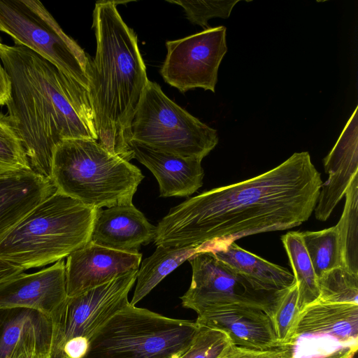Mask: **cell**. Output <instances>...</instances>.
<instances>
[{
    "mask_svg": "<svg viewBox=\"0 0 358 358\" xmlns=\"http://www.w3.org/2000/svg\"><path fill=\"white\" fill-rule=\"evenodd\" d=\"M322 184L309 153L295 152L264 173L171 208L156 227L154 243L213 252L244 236L297 227L312 215Z\"/></svg>",
    "mask_w": 358,
    "mask_h": 358,
    "instance_id": "6da1fadb",
    "label": "cell"
},
{
    "mask_svg": "<svg viewBox=\"0 0 358 358\" xmlns=\"http://www.w3.org/2000/svg\"><path fill=\"white\" fill-rule=\"evenodd\" d=\"M10 92L6 103L30 167L50 180L53 151L61 141H97L89 89L33 50L0 44Z\"/></svg>",
    "mask_w": 358,
    "mask_h": 358,
    "instance_id": "7a4b0ae2",
    "label": "cell"
},
{
    "mask_svg": "<svg viewBox=\"0 0 358 358\" xmlns=\"http://www.w3.org/2000/svg\"><path fill=\"white\" fill-rule=\"evenodd\" d=\"M121 3H95L92 27L96 48L89 62V92L97 142L129 162L130 128L149 80L137 36L117 9Z\"/></svg>",
    "mask_w": 358,
    "mask_h": 358,
    "instance_id": "3957f363",
    "label": "cell"
},
{
    "mask_svg": "<svg viewBox=\"0 0 358 358\" xmlns=\"http://www.w3.org/2000/svg\"><path fill=\"white\" fill-rule=\"evenodd\" d=\"M97 209L55 191L0 242V259L24 271L57 262L90 241Z\"/></svg>",
    "mask_w": 358,
    "mask_h": 358,
    "instance_id": "277c9868",
    "label": "cell"
},
{
    "mask_svg": "<svg viewBox=\"0 0 358 358\" xmlns=\"http://www.w3.org/2000/svg\"><path fill=\"white\" fill-rule=\"evenodd\" d=\"M143 178L137 166L96 141L64 140L53 151L50 180L56 191L94 209L133 204Z\"/></svg>",
    "mask_w": 358,
    "mask_h": 358,
    "instance_id": "5b68a950",
    "label": "cell"
},
{
    "mask_svg": "<svg viewBox=\"0 0 358 358\" xmlns=\"http://www.w3.org/2000/svg\"><path fill=\"white\" fill-rule=\"evenodd\" d=\"M199 328L129 302L96 330L83 358H178Z\"/></svg>",
    "mask_w": 358,
    "mask_h": 358,
    "instance_id": "8992f818",
    "label": "cell"
},
{
    "mask_svg": "<svg viewBox=\"0 0 358 358\" xmlns=\"http://www.w3.org/2000/svg\"><path fill=\"white\" fill-rule=\"evenodd\" d=\"M129 140L202 160L217 145L218 136L215 129L170 99L157 83L148 80L131 122Z\"/></svg>",
    "mask_w": 358,
    "mask_h": 358,
    "instance_id": "52a82bcc",
    "label": "cell"
},
{
    "mask_svg": "<svg viewBox=\"0 0 358 358\" xmlns=\"http://www.w3.org/2000/svg\"><path fill=\"white\" fill-rule=\"evenodd\" d=\"M0 31L89 89V62L78 43L37 0H0Z\"/></svg>",
    "mask_w": 358,
    "mask_h": 358,
    "instance_id": "ba28073f",
    "label": "cell"
},
{
    "mask_svg": "<svg viewBox=\"0 0 358 358\" xmlns=\"http://www.w3.org/2000/svg\"><path fill=\"white\" fill-rule=\"evenodd\" d=\"M192 275L189 288L180 297L182 305L198 315L228 306H249L269 315L279 292L262 290L244 275L220 261L211 251H201L187 259Z\"/></svg>",
    "mask_w": 358,
    "mask_h": 358,
    "instance_id": "9c48e42d",
    "label": "cell"
},
{
    "mask_svg": "<svg viewBox=\"0 0 358 358\" xmlns=\"http://www.w3.org/2000/svg\"><path fill=\"white\" fill-rule=\"evenodd\" d=\"M138 270L77 296H67L50 317L49 358H64V347L73 338H85L90 341L102 324L125 307L129 303L128 294L136 280Z\"/></svg>",
    "mask_w": 358,
    "mask_h": 358,
    "instance_id": "30bf717a",
    "label": "cell"
},
{
    "mask_svg": "<svg viewBox=\"0 0 358 358\" xmlns=\"http://www.w3.org/2000/svg\"><path fill=\"white\" fill-rule=\"evenodd\" d=\"M167 54L160 73L180 92L200 87L215 92L220 64L227 51L226 27H208L166 42Z\"/></svg>",
    "mask_w": 358,
    "mask_h": 358,
    "instance_id": "8fae6325",
    "label": "cell"
},
{
    "mask_svg": "<svg viewBox=\"0 0 358 358\" xmlns=\"http://www.w3.org/2000/svg\"><path fill=\"white\" fill-rule=\"evenodd\" d=\"M140 252L115 250L89 241L67 257L65 263L67 296H74L138 270Z\"/></svg>",
    "mask_w": 358,
    "mask_h": 358,
    "instance_id": "7c38bea8",
    "label": "cell"
},
{
    "mask_svg": "<svg viewBox=\"0 0 358 358\" xmlns=\"http://www.w3.org/2000/svg\"><path fill=\"white\" fill-rule=\"evenodd\" d=\"M66 298L64 259L36 273L22 272L0 283V308H29L50 318Z\"/></svg>",
    "mask_w": 358,
    "mask_h": 358,
    "instance_id": "4fadbf2b",
    "label": "cell"
},
{
    "mask_svg": "<svg viewBox=\"0 0 358 358\" xmlns=\"http://www.w3.org/2000/svg\"><path fill=\"white\" fill-rule=\"evenodd\" d=\"M328 180L322 184L314 209L320 221H326L345 196L353 176L358 173L357 106L350 116L337 142L324 159Z\"/></svg>",
    "mask_w": 358,
    "mask_h": 358,
    "instance_id": "5bb4252c",
    "label": "cell"
},
{
    "mask_svg": "<svg viewBox=\"0 0 358 358\" xmlns=\"http://www.w3.org/2000/svg\"><path fill=\"white\" fill-rule=\"evenodd\" d=\"M156 227L133 204L97 209L90 241L107 248L139 252L142 245L154 241Z\"/></svg>",
    "mask_w": 358,
    "mask_h": 358,
    "instance_id": "9a60e30c",
    "label": "cell"
},
{
    "mask_svg": "<svg viewBox=\"0 0 358 358\" xmlns=\"http://www.w3.org/2000/svg\"><path fill=\"white\" fill-rule=\"evenodd\" d=\"M128 146L136 159L156 178L160 196H188L203 185L201 160L160 151L134 140Z\"/></svg>",
    "mask_w": 358,
    "mask_h": 358,
    "instance_id": "2e32d148",
    "label": "cell"
},
{
    "mask_svg": "<svg viewBox=\"0 0 358 358\" xmlns=\"http://www.w3.org/2000/svg\"><path fill=\"white\" fill-rule=\"evenodd\" d=\"M199 326L219 329L228 334L234 345L257 350L282 346L265 311L249 306H228L198 315Z\"/></svg>",
    "mask_w": 358,
    "mask_h": 358,
    "instance_id": "e0dca14e",
    "label": "cell"
},
{
    "mask_svg": "<svg viewBox=\"0 0 358 358\" xmlns=\"http://www.w3.org/2000/svg\"><path fill=\"white\" fill-rule=\"evenodd\" d=\"M56 191L31 169L0 174V242L37 205Z\"/></svg>",
    "mask_w": 358,
    "mask_h": 358,
    "instance_id": "ac0fdd59",
    "label": "cell"
},
{
    "mask_svg": "<svg viewBox=\"0 0 358 358\" xmlns=\"http://www.w3.org/2000/svg\"><path fill=\"white\" fill-rule=\"evenodd\" d=\"M296 334L327 335L342 346L357 345L358 304L317 299L301 310Z\"/></svg>",
    "mask_w": 358,
    "mask_h": 358,
    "instance_id": "d6986e66",
    "label": "cell"
},
{
    "mask_svg": "<svg viewBox=\"0 0 358 358\" xmlns=\"http://www.w3.org/2000/svg\"><path fill=\"white\" fill-rule=\"evenodd\" d=\"M213 252L220 261L246 276L264 291L277 292L291 287L296 282L294 275L287 268L243 249L235 242Z\"/></svg>",
    "mask_w": 358,
    "mask_h": 358,
    "instance_id": "ffe728a7",
    "label": "cell"
},
{
    "mask_svg": "<svg viewBox=\"0 0 358 358\" xmlns=\"http://www.w3.org/2000/svg\"><path fill=\"white\" fill-rule=\"evenodd\" d=\"M35 335L52 336L50 317L29 308H0V358H12L20 344Z\"/></svg>",
    "mask_w": 358,
    "mask_h": 358,
    "instance_id": "44dd1931",
    "label": "cell"
},
{
    "mask_svg": "<svg viewBox=\"0 0 358 358\" xmlns=\"http://www.w3.org/2000/svg\"><path fill=\"white\" fill-rule=\"evenodd\" d=\"M155 252L144 259L138 270L137 284L130 303L135 306L167 275L197 252L194 246H157Z\"/></svg>",
    "mask_w": 358,
    "mask_h": 358,
    "instance_id": "7402d4cb",
    "label": "cell"
},
{
    "mask_svg": "<svg viewBox=\"0 0 358 358\" xmlns=\"http://www.w3.org/2000/svg\"><path fill=\"white\" fill-rule=\"evenodd\" d=\"M281 241L298 286L299 307L301 310L319 297L317 277L305 248L301 232H288L282 236Z\"/></svg>",
    "mask_w": 358,
    "mask_h": 358,
    "instance_id": "603a6c76",
    "label": "cell"
},
{
    "mask_svg": "<svg viewBox=\"0 0 358 358\" xmlns=\"http://www.w3.org/2000/svg\"><path fill=\"white\" fill-rule=\"evenodd\" d=\"M301 234L317 278L331 269L345 267L336 226L320 231H306Z\"/></svg>",
    "mask_w": 358,
    "mask_h": 358,
    "instance_id": "cb8c5ba5",
    "label": "cell"
},
{
    "mask_svg": "<svg viewBox=\"0 0 358 358\" xmlns=\"http://www.w3.org/2000/svg\"><path fill=\"white\" fill-rule=\"evenodd\" d=\"M345 195L343 211L336 227L345 267L358 274V173L353 176Z\"/></svg>",
    "mask_w": 358,
    "mask_h": 358,
    "instance_id": "d4e9b609",
    "label": "cell"
},
{
    "mask_svg": "<svg viewBox=\"0 0 358 358\" xmlns=\"http://www.w3.org/2000/svg\"><path fill=\"white\" fill-rule=\"evenodd\" d=\"M301 310L296 282L278 293L269 317L276 338L281 345H294L298 338L296 327Z\"/></svg>",
    "mask_w": 358,
    "mask_h": 358,
    "instance_id": "484cf974",
    "label": "cell"
},
{
    "mask_svg": "<svg viewBox=\"0 0 358 358\" xmlns=\"http://www.w3.org/2000/svg\"><path fill=\"white\" fill-rule=\"evenodd\" d=\"M318 300L358 304V274L344 266L331 269L317 278Z\"/></svg>",
    "mask_w": 358,
    "mask_h": 358,
    "instance_id": "4316f807",
    "label": "cell"
},
{
    "mask_svg": "<svg viewBox=\"0 0 358 358\" xmlns=\"http://www.w3.org/2000/svg\"><path fill=\"white\" fill-rule=\"evenodd\" d=\"M31 169L22 141L8 115L0 112V174Z\"/></svg>",
    "mask_w": 358,
    "mask_h": 358,
    "instance_id": "83f0119b",
    "label": "cell"
},
{
    "mask_svg": "<svg viewBox=\"0 0 358 358\" xmlns=\"http://www.w3.org/2000/svg\"><path fill=\"white\" fill-rule=\"evenodd\" d=\"M232 345L224 331L199 326L190 345L178 358H220Z\"/></svg>",
    "mask_w": 358,
    "mask_h": 358,
    "instance_id": "f1b7e54d",
    "label": "cell"
},
{
    "mask_svg": "<svg viewBox=\"0 0 358 358\" xmlns=\"http://www.w3.org/2000/svg\"><path fill=\"white\" fill-rule=\"evenodd\" d=\"M167 2L184 8L187 18L192 24L209 27L208 21L213 17L228 18L238 0L227 1H173Z\"/></svg>",
    "mask_w": 358,
    "mask_h": 358,
    "instance_id": "f546056e",
    "label": "cell"
},
{
    "mask_svg": "<svg viewBox=\"0 0 358 358\" xmlns=\"http://www.w3.org/2000/svg\"><path fill=\"white\" fill-rule=\"evenodd\" d=\"M294 345L257 350L232 345L220 358H294Z\"/></svg>",
    "mask_w": 358,
    "mask_h": 358,
    "instance_id": "4dcf8cb0",
    "label": "cell"
},
{
    "mask_svg": "<svg viewBox=\"0 0 358 358\" xmlns=\"http://www.w3.org/2000/svg\"><path fill=\"white\" fill-rule=\"evenodd\" d=\"M51 336L35 335L22 341L12 358H49Z\"/></svg>",
    "mask_w": 358,
    "mask_h": 358,
    "instance_id": "1f68e13d",
    "label": "cell"
},
{
    "mask_svg": "<svg viewBox=\"0 0 358 358\" xmlns=\"http://www.w3.org/2000/svg\"><path fill=\"white\" fill-rule=\"evenodd\" d=\"M1 43H2V39L0 36ZM10 81L0 59V106L6 105L10 98Z\"/></svg>",
    "mask_w": 358,
    "mask_h": 358,
    "instance_id": "d6a6232c",
    "label": "cell"
},
{
    "mask_svg": "<svg viewBox=\"0 0 358 358\" xmlns=\"http://www.w3.org/2000/svg\"><path fill=\"white\" fill-rule=\"evenodd\" d=\"M357 350V345L342 346L327 354L313 358H354Z\"/></svg>",
    "mask_w": 358,
    "mask_h": 358,
    "instance_id": "836d02e7",
    "label": "cell"
},
{
    "mask_svg": "<svg viewBox=\"0 0 358 358\" xmlns=\"http://www.w3.org/2000/svg\"><path fill=\"white\" fill-rule=\"evenodd\" d=\"M23 271L22 268L0 259V283Z\"/></svg>",
    "mask_w": 358,
    "mask_h": 358,
    "instance_id": "e575fe53",
    "label": "cell"
}]
</instances>
